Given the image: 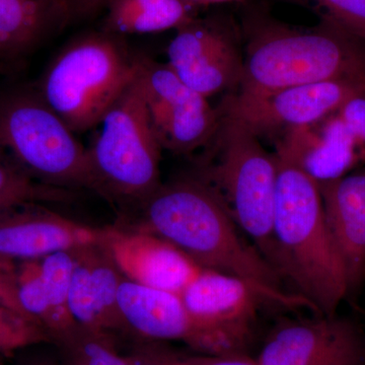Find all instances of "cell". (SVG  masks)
Here are the masks:
<instances>
[{"instance_id": "obj_22", "label": "cell", "mask_w": 365, "mask_h": 365, "mask_svg": "<svg viewBox=\"0 0 365 365\" xmlns=\"http://www.w3.org/2000/svg\"><path fill=\"white\" fill-rule=\"evenodd\" d=\"M54 344L58 347L61 365H131L118 351L110 334L76 326Z\"/></svg>"}, {"instance_id": "obj_24", "label": "cell", "mask_w": 365, "mask_h": 365, "mask_svg": "<svg viewBox=\"0 0 365 365\" xmlns=\"http://www.w3.org/2000/svg\"><path fill=\"white\" fill-rule=\"evenodd\" d=\"M41 343L53 342L40 324L16 309L0 304V353L9 354Z\"/></svg>"}, {"instance_id": "obj_11", "label": "cell", "mask_w": 365, "mask_h": 365, "mask_svg": "<svg viewBox=\"0 0 365 365\" xmlns=\"http://www.w3.org/2000/svg\"><path fill=\"white\" fill-rule=\"evenodd\" d=\"M167 56L178 78L203 97L241 83L244 58L232 34L218 21L197 18L177 30Z\"/></svg>"}, {"instance_id": "obj_3", "label": "cell", "mask_w": 365, "mask_h": 365, "mask_svg": "<svg viewBox=\"0 0 365 365\" xmlns=\"http://www.w3.org/2000/svg\"><path fill=\"white\" fill-rule=\"evenodd\" d=\"M365 79V43L323 21L297 30L272 21L250 26L237 97L256 98L292 86Z\"/></svg>"}, {"instance_id": "obj_6", "label": "cell", "mask_w": 365, "mask_h": 365, "mask_svg": "<svg viewBox=\"0 0 365 365\" xmlns=\"http://www.w3.org/2000/svg\"><path fill=\"white\" fill-rule=\"evenodd\" d=\"M220 116L216 160L199 176L215 187L237 227L275 269L273 216L277 160L246 124L222 113Z\"/></svg>"}, {"instance_id": "obj_17", "label": "cell", "mask_w": 365, "mask_h": 365, "mask_svg": "<svg viewBox=\"0 0 365 365\" xmlns=\"http://www.w3.org/2000/svg\"><path fill=\"white\" fill-rule=\"evenodd\" d=\"M324 121L317 131L314 125L288 129L276 150L319 185L339 179L365 162L356 138L336 113Z\"/></svg>"}, {"instance_id": "obj_8", "label": "cell", "mask_w": 365, "mask_h": 365, "mask_svg": "<svg viewBox=\"0 0 365 365\" xmlns=\"http://www.w3.org/2000/svg\"><path fill=\"white\" fill-rule=\"evenodd\" d=\"M137 81L163 150L187 155L215 139L220 112L178 78L167 63L139 56Z\"/></svg>"}, {"instance_id": "obj_23", "label": "cell", "mask_w": 365, "mask_h": 365, "mask_svg": "<svg viewBox=\"0 0 365 365\" xmlns=\"http://www.w3.org/2000/svg\"><path fill=\"white\" fill-rule=\"evenodd\" d=\"M78 194V191L34 181L0 160V209L21 204L72 202Z\"/></svg>"}, {"instance_id": "obj_15", "label": "cell", "mask_w": 365, "mask_h": 365, "mask_svg": "<svg viewBox=\"0 0 365 365\" xmlns=\"http://www.w3.org/2000/svg\"><path fill=\"white\" fill-rule=\"evenodd\" d=\"M123 330L143 339L182 341L204 354L206 338L190 316L181 295L123 277L117 294Z\"/></svg>"}, {"instance_id": "obj_26", "label": "cell", "mask_w": 365, "mask_h": 365, "mask_svg": "<svg viewBox=\"0 0 365 365\" xmlns=\"http://www.w3.org/2000/svg\"><path fill=\"white\" fill-rule=\"evenodd\" d=\"M312 7L323 21L335 24L365 43V0H290Z\"/></svg>"}, {"instance_id": "obj_19", "label": "cell", "mask_w": 365, "mask_h": 365, "mask_svg": "<svg viewBox=\"0 0 365 365\" xmlns=\"http://www.w3.org/2000/svg\"><path fill=\"white\" fill-rule=\"evenodd\" d=\"M71 21L64 0H0V60L7 71Z\"/></svg>"}, {"instance_id": "obj_20", "label": "cell", "mask_w": 365, "mask_h": 365, "mask_svg": "<svg viewBox=\"0 0 365 365\" xmlns=\"http://www.w3.org/2000/svg\"><path fill=\"white\" fill-rule=\"evenodd\" d=\"M104 28L114 35H144L179 30L197 19V9L185 0H110Z\"/></svg>"}, {"instance_id": "obj_5", "label": "cell", "mask_w": 365, "mask_h": 365, "mask_svg": "<svg viewBox=\"0 0 365 365\" xmlns=\"http://www.w3.org/2000/svg\"><path fill=\"white\" fill-rule=\"evenodd\" d=\"M0 160L48 186L95 191L88 150L35 86L0 93Z\"/></svg>"}, {"instance_id": "obj_12", "label": "cell", "mask_w": 365, "mask_h": 365, "mask_svg": "<svg viewBox=\"0 0 365 365\" xmlns=\"http://www.w3.org/2000/svg\"><path fill=\"white\" fill-rule=\"evenodd\" d=\"M260 365H364L361 334L347 319L334 316L288 322L266 340Z\"/></svg>"}, {"instance_id": "obj_14", "label": "cell", "mask_w": 365, "mask_h": 365, "mask_svg": "<svg viewBox=\"0 0 365 365\" xmlns=\"http://www.w3.org/2000/svg\"><path fill=\"white\" fill-rule=\"evenodd\" d=\"M100 230L53 212L41 204L0 209V258L41 260L60 251L97 245Z\"/></svg>"}, {"instance_id": "obj_29", "label": "cell", "mask_w": 365, "mask_h": 365, "mask_svg": "<svg viewBox=\"0 0 365 365\" xmlns=\"http://www.w3.org/2000/svg\"><path fill=\"white\" fill-rule=\"evenodd\" d=\"M71 14V21L73 19L88 18L98 11L107 6L110 0H64Z\"/></svg>"}, {"instance_id": "obj_9", "label": "cell", "mask_w": 365, "mask_h": 365, "mask_svg": "<svg viewBox=\"0 0 365 365\" xmlns=\"http://www.w3.org/2000/svg\"><path fill=\"white\" fill-rule=\"evenodd\" d=\"M180 295L205 335L207 355L241 352L259 309L268 302L246 280L209 269H202Z\"/></svg>"}, {"instance_id": "obj_31", "label": "cell", "mask_w": 365, "mask_h": 365, "mask_svg": "<svg viewBox=\"0 0 365 365\" xmlns=\"http://www.w3.org/2000/svg\"><path fill=\"white\" fill-rule=\"evenodd\" d=\"M352 133L355 138H356L357 143H359L360 150L364 153L365 158V120Z\"/></svg>"}, {"instance_id": "obj_27", "label": "cell", "mask_w": 365, "mask_h": 365, "mask_svg": "<svg viewBox=\"0 0 365 365\" xmlns=\"http://www.w3.org/2000/svg\"><path fill=\"white\" fill-rule=\"evenodd\" d=\"M0 304L26 314L19 300L18 266L16 262L2 258H0Z\"/></svg>"}, {"instance_id": "obj_13", "label": "cell", "mask_w": 365, "mask_h": 365, "mask_svg": "<svg viewBox=\"0 0 365 365\" xmlns=\"http://www.w3.org/2000/svg\"><path fill=\"white\" fill-rule=\"evenodd\" d=\"M98 245L127 279L177 294L203 269L174 245L146 230H100Z\"/></svg>"}, {"instance_id": "obj_2", "label": "cell", "mask_w": 365, "mask_h": 365, "mask_svg": "<svg viewBox=\"0 0 365 365\" xmlns=\"http://www.w3.org/2000/svg\"><path fill=\"white\" fill-rule=\"evenodd\" d=\"M275 269L321 316H334L349 294L347 274L327 223L319 184L275 153Z\"/></svg>"}, {"instance_id": "obj_30", "label": "cell", "mask_w": 365, "mask_h": 365, "mask_svg": "<svg viewBox=\"0 0 365 365\" xmlns=\"http://www.w3.org/2000/svg\"><path fill=\"white\" fill-rule=\"evenodd\" d=\"M131 365H176L173 356L155 354L148 350H139L127 356Z\"/></svg>"}, {"instance_id": "obj_25", "label": "cell", "mask_w": 365, "mask_h": 365, "mask_svg": "<svg viewBox=\"0 0 365 365\" xmlns=\"http://www.w3.org/2000/svg\"><path fill=\"white\" fill-rule=\"evenodd\" d=\"M18 295L21 309L26 316L40 324L49 334L50 307L41 275L39 260L21 262L18 266Z\"/></svg>"}, {"instance_id": "obj_34", "label": "cell", "mask_w": 365, "mask_h": 365, "mask_svg": "<svg viewBox=\"0 0 365 365\" xmlns=\"http://www.w3.org/2000/svg\"><path fill=\"white\" fill-rule=\"evenodd\" d=\"M33 365H53V364H33ZM56 365H61V364H60V361H59V364H56Z\"/></svg>"}, {"instance_id": "obj_33", "label": "cell", "mask_w": 365, "mask_h": 365, "mask_svg": "<svg viewBox=\"0 0 365 365\" xmlns=\"http://www.w3.org/2000/svg\"><path fill=\"white\" fill-rule=\"evenodd\" d=\"M0 73H9L6 67L4 66V63H2L1 60H0Z\"/></svg>"}, {"instance_id": "obj_7", "label": "cell", "mask_w": 365, "mask_h": 365, "mask_svg": "<svg viewBox=\"0 0 365 365\" xmlns=\"http://www.w3.org/2000/svg\"><path fill=\"white\" fill-rule=\"evenodd\" d=\"M100 125L97 138L88 150L95 191L107 198L141 205L162 184L163 148L137 76Z\"/></svg>"}, {"instance_id": "obj_4", "label": "cell", "mask_w": 365, "mask_h": 365, "mask_svg": "<svg viewBox=\"0 0 365 365\" xmlns=\"http://www.w3.org/2000/svg\"><path fill=\"white\" fill-rule=\"evenodd\" d=\"M138 68L124 37L102 30L66 44L35 88L73 133H83L100 125Z\"/></svg>"}, {"instance_id": "obj_1", "label": "cell", "mask_w": 365, "mask_h": 365, "mask_svg": "<svg viewBox=\"0 0 365 365\" xmlns=\"http://www.w3.org/2000/svg\"><path fill=\"white\" fill-rule=\"evenodd\" d=\"M140 206V230L170 242L201 268L246 280L268 302L312 309L299 295L285 292L279 274L245 240L222 197L203 178L160 184Z\"/></svg>"}, {"instance_id": "obj_28", "label": "cell", "mask_w": 365, "mask_h": 365, "mask_svg": "<svg viewBox=\"0 0 365 365\" xmlns=\"http://www.w3.org/2000/svg\"><path fill=\"white\" fill-rule=\"evenodd\" d=\"M176 365H260L241 352L220 355L200 354L198 356L173 357Z\"/></svg>"}, {"instance_id": "obj_10", "label": "cell", "mask_w": 365, "mask_h": 365, "mask_svg": "<svg viewBox=\"0 0 365 365\" xmlns=\"http://www.w3.org/2000/svg\"><path fill=\"white\" fill-rule=\"evenodd\" d=\"M364 93L365 79H339L292 86L261 97L232 96L220 111L260 136L317 125L337 113L350 98Z\"/></svg>"}, {"instance_id": "obj_16", "label": "cell", "mask_w": 365, "mask_h": 365, "mask_svg": "<svg viewBox=\"0 0 365 365\" xmlns=\"http://www.w3.org/2000/svg\"><path fill=\"white\" fill-rule=\"evenodd\" d=\"M68 307L76 325L111 335L121 330L117 294L124 276L98 245L76 250Z\"/></svg>"}, {"instance_id": "obj_21", "label": "cell", "mask_w": 365, "mask_h": 365, "mask_svg": "<svg viewBox=\"0 0 365 365\" xmlns=\"http://www.w3.org/2000/svg\"><path fill=\"white\" fill-rule=\"evenodd\" d=\"M76 250L60 251L39 260L41 275L50 307L49 334L53 343L76 328L69 313L68 299L72 274L76 265Z\"/></svg>"}, {"instance_id": "obj_18", "label": "cell", "mask_w": 365, "mask_h": 365, "mask_svg": "<svg viewBox=\"0 0 365 365\" xmlns=\"http://www.w3.org/2000/svg\"><path fill=\"white\" fill-rule=\"evenodd\" d=\"M319 187L327 223L351 292L365 277V169Z\"/></svg>"}, {"instance_id": "obj_32", "label": "cell", "mask_w": 365, "mask_h": 365, "mask_svg": "<svg viewBox=\"0 0 365 365\" xmlns=\"http://www.w3.org/2000/svg\"><path fill=\"white\" fill-rule=\"evenodd\" d=\"M245 0H196L197 6H211V4H228V2H242Z\"/></svg>"}]
</instances>
